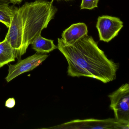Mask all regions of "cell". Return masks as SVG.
<instances>
[{
	"mask_svg": "<svg viewBox=\"0 0 129 129\" xmlns=\"http://www.w3.org/2000/svg\"><path fill=\"white\" fill-rule=\"evenodd\" d=\"M58 11L47 0L26 2L16 8L5 38L12 47L15 58L20 59L38 35L47 28Z\"/></svg>",
	"mask_w": 129,
	"mask_h": 129,
	"instance_id": "cell-2",
	"label": "cell"
},
{
	"mask_svg": "<svg viewBox=\"0 0 129 129\" xmlns=\"http://www.w3.org/2000/svg\"><path fill=\"white\" fill-rule=\"evenodd\" d=\"M10 3L8 0H0V5L3 4H9Z\"/></svg>",
	"mask_w": 129,
	"mask_h": 129,
	"instance_id": "cell-14",
	"label": "cell"
},
{
	"mask_svg": "<svg viewBox=\"0 0 129 129\" xmlns=\"http://www.w3.org/2000/svg\"><path fill=\"white\" fill-rule=\"evenodd\" d=\"M123 23L119 18L108 15L99 16L96 27L100 40L108 43L117 36L123 27Z\"/></svg>",
	"mask_w": 129,
	"mask_h": 129,
	"instance_id": "cell-5",
	"label": "cell"
},
{
	"mask_svg": "<svg viewBox=\"0 0 129 129\" xmlns=\"http://www.w3.org/2000/svg\"><path fill=\"white\" fill-rule=\"evenodd\" d=\"M31 44L32 49L37 53H49L57 49V46L54 44L53 40L44 38L41 34L38 35L34 39Z\"/></svg>",
	"mask_w": 129,
	"mask_h": 129,
	"instance_id": "cell-8",
	"label": "cell"
},
{
	"mask_svg": "<svg viewBox=\"0 0 129 129\" xmlns=\"http://www.w3.org/2000/svg\"><path fill=\"white\" fill-rule=\"evenodd\" d=\"M10 2V3H12L14 6L18 4H21V3L23 1V0H8Z\"/></svg>",
	"mask_w": 129,
	"mask_h": 129,
	"instance_id": "cell-13",
	"label": "cell"
},
{
	"mask_svg": "<svg viewBox=\"0 0 129 129\" xmlns=\"http://www.w3.org/2000/svg\"><path fill=\"white\" fill-rule=\"evenodd\" d=\"M99 0H82L80 5L81 10L86 9L91 10L98 7V4Z\"/></svg>",
	"mask_w": 129,
	"mask_h": 129,
	"instance_id": "cell-11",
	"label": "cell"
},
{
	"mask_svg": "<svg viewBox=\"0 0 129 129\" xmlns=\"http://www.w3.org/2000/svg\"><path fill=\"white\" fill-rule=\"evenodd\" d=\"M17 7L10 6L9 4L0 5V22L9 27L15 11Z\"/></svg>",
	"mask_w": 129,
	"mask_h": 129,
	"instance_id": "cell-10",
	"label": "cell"
},
{
	"mask_svg": "<svg viewBox=\"0 0 129 129\" xmlns=\"http://www.w3.org/2000/svg\"><path fill=\"white\" fill-rule=\"evenodd\" d=\"M110 108L114 111L115 119L129 124V85L125 83L108 95Z\"/></svg>",
	"mask_w": 129,
	"mask_h": 129,
	"instance_id": "cell-4",
	"label": "cell"
},
{
	"mask_svg": "<svg viewBox=\"0 0 129 129\" xmlns=\"http://www.w3.org/2000/svg\"><path fill=\"white\" fill-rule=\"evenodd\" d=\"M16 101L14 98H9L6 101L5 106L9 108H13L15 105Z\"/></svg>",
	"mask_w": 129,
	"mask_h": 129,
	"instance_id": "cell-12",
	"label": "cell"
},
{
	"mask_svg": "<svg viewBox=\"0 0 129 129\" xmlns=\"http://www.w3.org/2000/svg\"><path fill=\"white\" fill-rule=\"evenodd\" d=\"M88 34L86 25L84 23L73 24L63 31L62 39L67 43L72 44Z\"/></svg>",
	"mask_w": 129,
	"mask_h": 129,
	"instance_id": "cell-7",
	"label": "cell"
},
{
	"mask_svg": "<svg viewBox=\"0 0 129 129\" xmlns=\"http://www.w3.org/2000/svg\"><path fill=\"white\" fill-rule=\"evenodd\" d=\"M72 1V0H52L51 2H52V3H53V1Z\"/></svg>",
	"mask_w": 129,
	"mask_h": 129,
	"instance_id": "cell-15",
	"label": "cell"
},
{
	"mask_svg": "<svg viewBox=\"0 0 129 129\" xmlns=\"http://www.w3.org/2000/svg\"><path fill=\"white\" fill-rule=\"evenodd\" d=\"M48 57L47 54L37 53L25 59H19L15 64L10 65L6 80L10 82L20 75L32 71L42 64Z\"/></svg>",
	"mask_w": 129,
	"mask_h": 129,
	"instance_id": "cell-6",
	"label": "cell"
},
{
	"mask_svg": "<svg viewBox=\"0 0 129 129\" xmlns=\"http://www.w3.org/2000/svg\"><path fill=\"white\" fill-rule=\"evenodd\" d=\"M15 58L14 50L10 43L5 38L0 42V68L14 61Z\"/></svg>",
	"mask_w": 129,
	"mask_h": 129,
	"instance_id": "cell-9",
	"label": "cell"
},
{
	"mask_svg": "<svg viewBox=\"0 0 129 129\" xmlns=\"http://www.w3.org/2000/svg\"><path fill=\"white\" fill-rule=\"evenodd\" d=\"M1 28H0V31H1Z\"/></svg>",
	"mask_w": 129,
	"mask_h": 129,
	"instance_id": "cell-16",
	"label": "cell"
},
{
	"mask_svg": "<svg viewBox=\"0 0 129 129\" xmlns=\"http://www.w3.org/2000/svg\"><path fill=\"white\" fill-rule=\"evenodd\" d=\"M57 46L68 62L69 76L95 78L104 83L116 78L118 64L107 58L91 36L87 35L72 44L58 38Z\"/></svg>",
	"mask_w": 129,
	"mask_h": 129,
	"instance_id": "cell-1",
	"label": "cell"
},
{
	"mask_svg": "<svg viewBox=\"0 0 129 129\" xmlns=\"http://www.w3.org/2000/svg\"><path fill=\"white\" fill-rule=\"evenodd\" d=\"M48 128L129 129V124L121 123L115 118H109L103 120L90 118L74 120Z\"/></svg>",
	"mask_w": 129,
	"mask_h": 129,
	"instance_id": "cell-3",
	"label": "cell"
}]
</instances>
